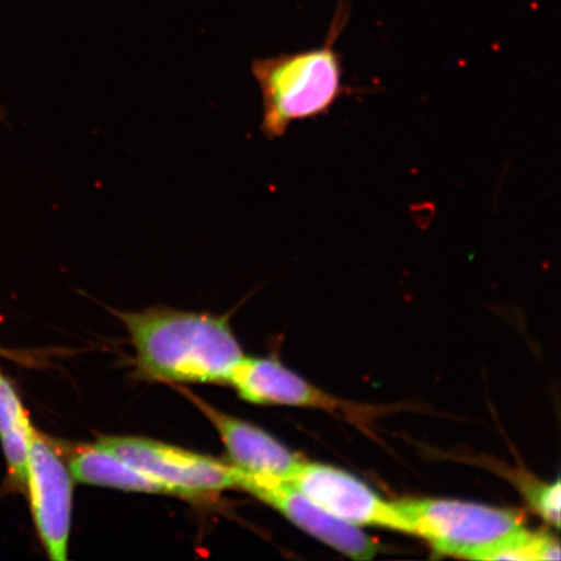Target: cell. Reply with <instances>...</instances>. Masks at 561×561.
Instances as JSON below:
<instances>
[{
  "instance_id": "cell-11",
  "label": "cell",
  "mask_w": 561,
  "mask_h": 561,
  "mask_svg": "<svg viewBox=\"0 0 561 561\" xmlns=\"http://www.w3.org/2000/svg\"><path fill=\"white\" fill-rule=\"evenodd\" d=\"M33 430L15 386L0 369V444L12 489L25 488L27 453Z\"/></svg>"
},
{
  "instance_id": "cell-9",
  "label": "cell",
  "mask_w": 561,
  "mask_h": 561,
  "mask_svg": "<svg viewBox=\"0 0 561 561\" xmlns=\"http://www.w3.org/2000/svg\"><path fill=\"white\" fill-rule=\"evenodd\" d=\"M194 402L219 431L231 466L240 471L287 480L304 461L259 427L228 416L199 399Z\"/></svg>"
},
{
  "instance_id": "cell-7",
  "label": "cell",
  "mask_w": 561,
  "mask_h": 561,
  "mask_svg": "<svg viewBox=\"0 0 561 561\" xmlns=\"http://www.w3.org/2000/svg\"><path fill=\"white\" fill-rule=\"evenodd\" d=\"M238 488L277 510L298 528L350 558L369 560L377 543L357 526L336 520L289 481L278 477L244 473L238 469Z\"/></svg>"
},
{
  "instance_id": "cell-13",
  "label": "cell",
  "mask_w": 561,
  "mask_h": 561,
  "mask_svg": "<svg viewBox=\"0 0 561 561\" xmlns=\"http://www.w3.org/2000/svg\"><path fill=\"white\" fill-rule=\"evenodd\" d=\"M528 497L531 507L541 515L547 523L560 525V482L556 483H538L530 485L528 489Z\"/></svg>"
},
{
  "instance_id": "cell-5",
  "label": "cell",
  "mask_w": 561,
  "mask_h": 561,
  "mask_svg": "<svg viewBox=\"0 0 561 561\" xmlns=\"http://www.w3.org/2000/svg\"><path fill=\"white\" fill-rule=\"evenodd\" d=\"M32 516L48 558L67 559L72 524L73 477L51 440L33 430L25 488Z\"/></svg>"
},
{
  "instance_id": "cell-14",
  "label": "cell",
  "mask_w": 561,
  "mask_h": 561,
  "mask_svg": "<svg viewBox=\"0 0 561 561\" xmlns=\"http://www.w3.org/2000/svg\"><path fill=\"white\" fill-rule=\"evenodd\" d=\"M0 117H2V108H0Z\"/></svg>"
},
{
  "instance_id": "cell-3",
  "label": "cell",
  "mask_w": 561,
  "mask_h": 561,
  "mask_svg": "<svg viewBox=\"0 0 561 561\" xmlns=\"http://www.w3.org/2000/svg\"><path fill=\"white\" fill-rule=\"evenodd\" d=\"M412 535L426 539L444 556L477 560L483 551L524 528L520 514L450 500L396 502Z\"/></svg>"
},
{
  "instance_id": "cell-12",
  "label": "cell",
  "mask_w": 561,
  "mask_h": 561,
  "mask_svg": "<svg viewBox=\"0 0 561 561\" xmlns=\"http://www.w3.org/2000/svg\"><path fill=\"white\" fill-rule=\"evenodd\" d=\"M560 546L556 538L526 529L515 533L501 543L483 551L477 560H559Z\"/></svg>"
},
{
  "instance_id": "cell-1",
  "label": "cell",
  "mask_w": 561,
  "mask_h": 561,
  "mask_svg": "<svg viewBox=\"0 0 561 561\" xmlns=\"http://www.w3.org/2000/svg\"><path fill=\"white\" fill-rule=\"evenodd\" d=\"M139 367L174 382H227L243 357L228 321L207 313L151 308L122 313Z\"/></svg>"
},
{
  "instance_id": "cell-4",
  "label": "cell",
  "mask_w": 561,
  "mask_h": 561,
  "mask_svg": "<svg viewBox=\"0 0 561 561\" xmlns=\"http://www.w3.org/2000/svg\"><path fill=\"white\" fill-rule=\"evenodd\" d=\"M163 483L173 495L195 497L238 488V469L184 448L137 437H104L98 444Z\"/></svg>"
},
{
  "instance_id": "cell-6",
  "label": "cell",
  "mask_w": 561,
  "mask_h": 561,
  "mask_svg": "<svg viewBox=\"0 0 561 561\" xmlns=\"http://www.w3.org/2000/svg\"><path fill=\"white\" fill-rule=\"evenodd\" d=\"M286 481L336 520L412 535L411 525L397 503L383 501L366 483L341 469L301 461Z\"/></svg>"
},
{
  "instance_id": "cell-10",
  "label": "cell",
  "mask_w": 561,
  "mask_h": 561,
  "mask_svg": "<svg viewBox=\"0 0 561 561\" xmlns=\"http://www.w3.org/2000/svg\"><path fill=\"white\" fill-rule=\"evenodd\" d=\"M68 468L76 481L88 485L139 491V493L171 494L163 483L128 465L100 445L83 447L70 456Z\"/></svg>"
},
{
  "instance_id": "cell-8",
  "label": "cell",
  "mask_w": 561,
  "mask_h": 561,
  "mask_svg": "<svg viewBox=\"0 0 561 561\" xmlns=\"http://www.w3.org/2000/svg\"><path fill=\"white\" fill-rule=\"evenodd\" d=\"M227 382L251 403L311 407L341 413L353 421L366 417L360 407L327 394L272 359L243 356L231 369Z\"/></svg>"
},
{
  "instance_id": "cell-2",
  "label": "cell",
  "mask_w": 561,
  "mask_h": 561,
  "mask_svg": "<svg viewBox=\"0 0 561 561\" xmlns=\"http://www.w3.org/2000/svg\"><path fill=\"white\" fill-rule=\"evenodd\" d=\"M334 35L324 46L252 62V75L262 91L261 130L266 138L284 137L291 124L329 114L347 94Z\"/></svg>"
}]
</instances>
